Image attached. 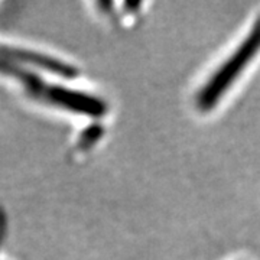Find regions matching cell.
<instances>
[{
  "mask_svg": "<svg viewBox=\"0 0 260 260\" xmlns=\"http://www.w3.org/2000/svg\"><path fill=\"white\" fill-rule=\"evenodd\" d=\"M39 97L59 107H64L67 110L83 113L88 116H100L106 112V106L102 100L61 85H45Z\"/></svg>",
  "mask_w": 260,
  "mask_h": 260,
  "instance_id": "6da1fadb",
  "label": "cell"
},
{
  "mask_svg": "<svg viewBox=\"0 0 260 260\" xmlns=\"http://www.w3.org/2000/svg\"><path fill=\"white\" fill-rule=\"evenodd\" d=\"M0 58L2 59H13V61H22L26 64L35 65L42 70H47L49 73H54L56 75L62 77H74L77 75V70L71 65L65 64L59 59H55L52 56L39 54L35 51L28 49H18V48H0Z\"/></svg>",
  "mask_w": 260,
  "mask_h": 260,
  "instance_id": "7a4b0ae2",
  "label": "cell"
}]
</instances>
